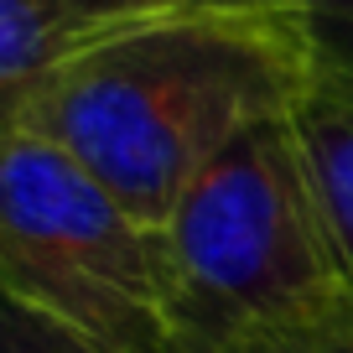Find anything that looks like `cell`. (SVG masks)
Listing matches in <instances>:
<instances>
[{"instance_id":"6da1fadb","label":"cell","mask_w":353,"mask_h":353,"mask_svg":"<svg viewBox=\"0 0 353 353\" xmlns=\"http://www.w3.org/2000/svg\"><path fill=\"white\" fill-rule=\"evenodd\" d=\"M307 94L296 32L270 11H213L130 26L6 110L161 229L192 176L229 141Z\"/></svg>"},{"instance_id":"7a4b0ae2","label":"cell","mask_w":353,"mask_h":353,"mask_svg":"<svg viewBox=\"0 0 353 353\" xmlns=\"http://www.w3.org/2000/svg\"><path fill=\"white\" fill-rule=\"evenodd\" d=\"M161 239L176 353H223L353 307L291 114L223 145L166 213Z\"/></svg>"},{"instance_id":"3957f363","label":"cell","mask_w":353,"mask_h":353,"mask_svg":"<svg viewBox=\"0 0 353 353\" xmlns=\"http://www.w3.org/2000/svg\"><path fill=\"white\" fill-rule=\"evenodd\" d=\"M6 301L99 353H176L166 239L63 145L6 125L0 151Z\"/></svg>"},{"instance_id":"277c9868","label":"cell","mask_w":353,"mask_h":353,"mask_svg":"<svg viewBox=\"0 0 353 353\" xmlns=\"http://www.w3.org/2000/svg\"><path fill=\"white\" fill-rule=\"evenodd\" d=\"M94 37L68 16L63 0H0V99L21 104L42 78L88 52Z\"/></svg>"},{"instance_id":"5b68a950","label":"cell","mask_w":353,"mask_h":353,"mask_svg":"<svg viewBox=\"0 0 353 353\" xmlns=\"http://www.w3.org/2000/svg\"><path fill=\"white\" fill-rule=\"evenodd\" d=\"M301 135V151L312 166V188L322 198L327 229L338 239L343 270L353 286V104L332 99V94H301V104L291 110Z\"/></svg>"},{"instance_id":"8992f818","label":"cell","mask_w":353,"mask_h":353,"mask_svg":"<svg viewBox=\"0 0 353 353\" xmlns=\"http://www.w3.org/2000/svg\"><path fill=\"white\" fill-rule=\"evenodd\" d=\"M286 21L307 63V88L353 104V0H301Z\"/></svg>"},{"instance_id":"52a82bcc","label":"cell","mask_w":353,"mask_h":353,"mask_svg":"<svg viewBox=\"0 0 353 353\" xmlns=\"http://www.w3.org/2000/svg\"><path fill=\"white\" fill-rule=\"evenodd\" d=\"M68 16L83 26L94 42L130 26L172 21V16H213V11H265V0H63ZM276 16V11H270Z\"/></svg>"},{"instance_id":"ba28073f","label":"cell","mask_w":353,"mask_h":353,"mask_svg":"<svg viewBox=\"0 0 353 353\" xmlns=\"http://www.w3.org/2000/svg\"><path fill=\"white\" fill-rule=\"evenodd\" d=\"M223 353H353V307L332 312V317H317V322H301V327L244 338Z\"/></svg>"},{"instance_id":"9c48e42d","label":"cell","mask_w":353,"mask_h":353,"mask_svg":"<svg viewBox=\"0 0 353 353\" xmlns=\"http://www.w3.org/2000/svg\"><path fill=\"white\" fill-rule=\"evenodd\" d=\"M6 353H99V348H88V343H78L73 332L52 327L47 317L6 301Z\"/></svg>"},{"instance_id":"30bf717a","label":"cell","mask_w":353,"mask_h":353,"mask_svg":"<svg viewBox=\"0 0 353 353\" xmlns=\"http://www.w3.org/2000/svg\"><path fill=\"white\" fill-rule=\"evenodd\" d=\"M301 0H265V11H276V16H291Z\"/></svg>"}]
</instances>
